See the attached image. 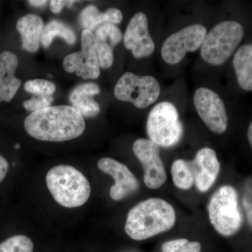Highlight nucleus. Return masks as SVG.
Listing matches in <instances>:
<instances>
[{"label":"nucleus","mask_w":252,"mask_h":252,"mask_svg":"<svg viewBox=\"0 0 252 252\" xmlns=\"http://www.w3.org/2000/svg\"><path fill=\"white\" fill-rule=\"evenodd\" d=\"M24 127L36 140L61 142L80 137L86 124L84 117L72 106H51L32 112L25 120Z\"/></svg>","instance_id":"obj_1"},{"label":"nucleus","mask_w":252,"mask_h":252,"mask_svg":"<svg viewBox=\"0 0 252 252\" xmlns=\"http://www.w3.org/2000/svg\"><path fill=\"white\" fill-rule=\"evenodd\" d=\"M175 221L174 207L163 199L152 198L131 209L124 229L130 238L141 241L171 229Z\"/></svg>","instance_id":"obj_2"},{"label":"nucleus","mask_w":252,"mask_h":252,"mask_svg":"<svg viewBox=\"0 0 252 252\" xmlns=\"http://www.w3.org/2000/svg\"><path fill=\"white\" fill-rule=\"evenodd\" d=\"M46 183L54 200L66 208L82 206L91 196L89 180L71 165H59L50 169L46 175Z\"/></svg>","instance_id":"obj_3"},{"label":"nucleus","mask_w":252,"mask_h":252,"mask_svg":"<svg viewBox=\"0 0 252 252\" xmlns=\"http://www.w3.org/2000/svg\"><path fill=\"white\" fill-rule=\"evenodd\" d=\"M244 29L240 23L225 21L219 23L207 33L200 56L204 61L214 66L224 64L243 40Z\"/></svg>","instance_id":"obj_4"},{"label":"nucleus","mask_w":252,"mask_h":252,"mask_svg":"<svg viewBox=\"0 0 252 252\" xmlns=\"http://www.w3.org/2000/svg\"><path fill=\"white\" fill-rule=\"evenodd\" d=\"M147 132L149 140L160 147L177 145L183 137L184 127L175 104L167 101L156 104L149 112Z\"/></svg>","instance_id":"obj_5"},{"label":"nucleus","mask_w":252,"mask_h":252,"mask_svg":"<svg viewBox=\"0 0 252 252\" xmlns=\"http://www.w3.org/2000/svg\"><path fill=\"white\" fill-rule=\"evenodd\" d=\"M208 215L217 233L225 237L236 233L243 222L236 190L229 185L220 187L210 199Z\"/></svg>","instance_id":"obj_6"},{"label":"nucleus","mask_w":252,"mask_h":252,"mask_svg":"<svg viewBox=\"0 0 252 252\" xmlns=\"http://www.w3.org/2000/svg\"><path fill=\"white\" fill-rule=\"evenodd\" d=\"M160 94L158 81L152 76H138L126 72L116 84L114 95L124 102H131L137 108L144 109L154 104Z\"/></svg>","instance_id":"obj_7"},{"label":"nucleus","mask_w":252,"mask_h":252,"mask_svg":"<svg viewBox=\"0 0 252 252\" xmlns=\"http://www.w3.org/2000/svg\"><path fill=\"white\" fill-rule=\"evenodd\" d=\"M207 33L201 24H193L176 32L168 36L161 47V57L169 64L180 63L189 52L201 47Z\"/></svg>","instance_id":"obj_8"},{"label":"nucleus","mask_w":252,"mask_h":252,"mask_svg":"<svg viewBox=\"0 0 252 252\" xmlns=\"http://www.w3.org/2000/svg\"><path fill=\"white\" fill-rule=\"evenodd\" d=\"M193 104L199 117L212 132H225L228 114L223 99L216 92L207 88H199L194 94Z\"/></svg>","instance_id":"obj_9"},{"label":"nucleus","mask_w":252,"mask_h":252,"mask_svg":"<svg viewBox=\"0 0 252 252\" xmlns=\"http://www.w3.org/2000/svg\"><path fill=\"white\" fill-rule=\"evenodd\" d=\"M81 49L79 52L66 56L63 67L66 72H75L84 79H96L100 74L94 34L92 31L84 30L81 33Z\"/></svg>","instance_id":"obj_10"},{"label":"nucleus","mask_w":252,"mask_h":252,"mask_svg":"<svg viewBox=\"0 0 252 252\" xmlns=\"http://www.w3.org/2000/svg\"><path fill=\"white\" fill-rule=\"evenodd\" d=\"M133 152L144 169V182L151 189L160 188L167 180L165 166L160 157V147L149 139L134 142Z\"/></svg>","instance_id":"obj_11"},{"label":"nucleus","mask_w":252,"mask_h":252,"mask_svg":"<svg viewBox=\"0 0 252 252\" xmlns=\"http://www.w3.org/2000/svg\"><path fill=\"white\" fill-rule=\"evenodd\" d=\"M124 43L136 59L154 54L155 44L149 33L148 19L143 12L137 13L131 18L124 35Z\"/></svg>","instance_id":"obj_12"},{"label":"nucleus","mask_w":252,"mask_h":252,"mask_svg":"<svg viewBox=\"0 0 252 252\" xmlns=\"http://www.w3.org/2000/svg\"><path fill=\"white\" fill-rule=\"evenodd\" d=\"M97 167L104 173L110 175L115 184L109 190L114 200H121L135 193L140 184L128 167L122 162L111 158H102L97 162Z\"/></svg>","instance_id":"obj_13"},{"label":"nucleus","mask_w":252,"mask_h":252,"mask_svg":"<svg viewBox=\"0 0 252 252\" xmlns=\"http://www.w3.org/2000/svg\"><path fill=\"white\" fill-rule=\"evenodd\" d=\"M194 179V185L200 192H206L215 184L220 171V163L216 152L204 147L195 154L192 160H188Z\"/></svg>","instance_id":"obj_14"},{"label":"nucleus","mask_w":252,"mask_h":252,"mask_svg":"<svg viewBox=\"0 0 252 252\" xmlns=\"http://www.w3.org/2000/svg\"><path fill=\"white\" fill-rule=\"evenodd\" d=\"M18 64L17 56L10 51L0 54V102L14 98L21 81L15 77Z\"/></svg>","instance_id":"obj_15"},{"label":"nucleus","mask_w":252,"mask_h":252,"mask_svg":"<svg viewBox=\"0 0 252 252\" xmlns=\"http://www.w3.org/2000/svg\"><path fill=\"white\" fill-rule=\"evenodd\" d=\"M99 93L100 89L95 83H84L73 89L69 100L73 108L83 117H94L100 112L98 103L94 98V96Z\"/></svg>","instance_id":"obj_16"},{"label":"nucleus","mask_w":252,"mask_h":252,"mask_svg":"<svg viewBox=\"0 0 252 252\" xmlns=\"http://www.w3.org/2000/svg\"><path fill=\"white\" fill-rule=\"evenodd\" d=\"M16 29L21 35L23 49L28 52H36L44 30L42 18L35 14L26 15L18 20Z\"/></svg>","instance_id":"obj_17"},{"label":"nucleus","mask_w":252,"mask_h":252,"mask_svg":"<svg viewBox=\"0 0 252 252\" xmlns=\"http://www.w3.org/2000/svg\"><path fill=\"white\" fill-rule=\"evenodd\" d=\"M123 20V14L117 8H109L104 12L94 5L86 6L79 16V22L84 30L92 31L106 23L119 24Z\"/></svg>","instance_id":"obj_18"},{"label":"nucleus","mask_w":252,"mask_h":252,"mask_svg":"<svg viewBox=\"0 0 252 252\" xmlns=\"http://www.w3.org/2000/svg\"><path fill=\"white\" fill-rule=\"evenodd\" d=\"M233 65L239 86L243 90L252 91V44H245L236 51Z\"/></svg>","instance_id":"obj_19"},{"label":"nucleus","mask_w":252,"mask_h":252,"mask_svg":"<svg viewBox=\"0 0 252 252\" xmlns=\"http://www.w3.org/2000/svg\"><path fill=\"white\" fill-rule=\"evenodd\" d=\"M63 38L67 44L72 45L76 42V34L74 31L61 21L53 20L46 25L41 34V42L45 49H48L55 37Z\"/></svg>","instance_id":"obj_20"},{"label":"nucleus","mask_w":252,"mask_h":252,"mask_svg":"<svg viewBox=\"0 0 252 252\" xmlns=\"http://www.w3.org/2000/svg\"><path fill=\"white\" fill-rule=\"evenodd\" d=\"M171 175L174 185L181 190H189L194 185V179L188 160L177 159L172 163Z\"/></svg>","instance_id":"obj_21"},{"label":"nucleus","mask_w":252,"mask_h":252,"mask_svg":"<svg viewBox=\"0 0 252 252\" xmlns=\"http://www.w3.org/2000/svg\"><path fill=\"white\" fill-rule=\"evenodd\" d=\"M94 37L96 41L106 43L114 49L122 41L124 36L116 25L106 23L96 29Z\"/></svg>","instance_id":"obj_22"},{"label":"nucleus","mask_w":252,"mask_h":252,"mask_svg":"<svg viewBox=\"0 0 252 252\" xmlns=\"http://www.w3.org/2000/svg\"><path fill=\"white\" fill-rule=\"evenodd\" d=\"M34 245L26 235H16L0 243V252H33Z\"/></svg>","instance_id":"obj_23"},{"label":"nucleus","mask_w":252,"mask_h":252,"mask_svg":"<svg viewBox=\"0 0 252 252\" xmlns=\"http://www.w3.org/2000/svg\"><path fill=\"white\" fill-rule=\"evenodd\" d=\"M162 252H202L198 242H189L187 239L170 240L162 245Z\"/></svg>","instance_id":"obj_24"},{"label":"nucleus","mask_w":252,"mask_h":252,"mask_svg":"<svg viewBox=\"0 0 252 252\" xmlns=\"http://www.w3.org/2000/svg\"><path fill=\"white\" fill-rule=\"evenodd\" d=\"M24 87L28 93L36 95H52L56 90L54 83L41 79L28 81Z\"/></svg>","instance_id":"obj_25"},{"label":"nucleus","mask_w":252,"mask_h":252,"mask_svg":"<svg viewBox=\"0 0 252 252\" xmlns=\"http://www.w3.org/2000/svg\"><path fill=\"white\" fill-rule=\"evenodd\" d=\"M54 102L52 95H36L31 99L23 102V107L32 112H37L51 107Z\"/></svg>","instance_id":"obj_26"},{"label":"nucleus","mask_w":252,"mask_h":252,"mask_svg":"<svg viewBox=\"0 0 252 252\" xmlns=\"http://www.w3.org/2000/svg\"><path fill=\"white\" fill-rule=\"evenodd\" d=\"M74 1H61V0H51L50 1V9L54 14H59L64 6L70 7Z\"/></svg>","instance_id":"obj_27"},{"label":"nucleus","mask_w":252,"mask_h":252,"mask_svg":"<svg viewBox=\"0 0 252 252\" xmlns=\"http://www.w3.org/2000/svg\"><path fill=\"white\" fill-rule=\"evenodd\" d=\"M9 162L2 156L0 155V183L4 181L9 171Z\"/></svg>","instance_id":"obj_28"},{"label":"nucleus","mask_w":252,"mask_h":252,"mask_svg":"<svg viewBox=\"0 0 252 252\" xmlns=\"http://www.w3.org/2000/svg\"><path fill=\"white\" fill-rule=\"evenodd\" d=\"M48 1H44V0H32V1H28V3L32 6H35V7H42L47 4Z\"/></svg>","instance_id":"obj_29"},{"label":"nucleus","mask_w":252,"mask_h":252,"mask_svg":"<svg viewBox=\"0 0 252 252\" xmlns=\"http://www.w3.org/2000/svg\"><path fill=\"white\" fill-rule=\"evenodd\" d=\"M248 137L249 142H250V146H251L252 148V122H251V124H250V126H249L248 127Z\"/></svg>","instance_id":"obj_30"}]
</instances>
